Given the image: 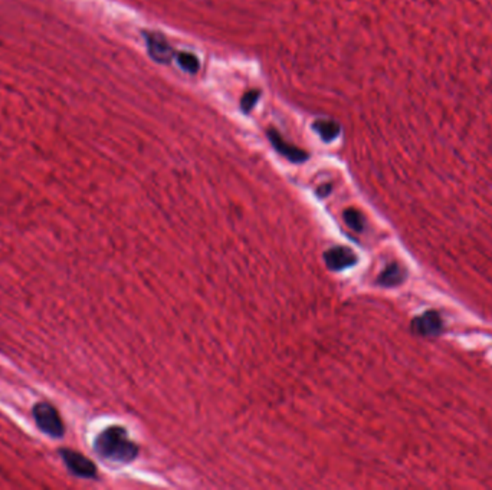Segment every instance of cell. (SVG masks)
<instances>
[{"mask_svg": "<svg viewBox=\"0 0 492 490\" xmlns=\"http://www.w3.org/2000/svg\"><path fill=\"white\" fill-rule=\"evenodd\" d=\"M416 140L492 153V0H407Z\"/></svg>", "mask_w": 492, "mask_h": 490, "instance_id": "1", "label": "cell"}, {"mask_svg": "<svg viewBox=\"0 0 492 490\" xmlns=\"http://www.w3.org/2000/svg\"><path fill=\"white\" fill-rule=\"evenodd\" d=\"M94 450L101 458L120 465H128L139 454V446L130 440L127 430L120 426H111L101 431L95 439Z\"/></svg>", "mask_w": 492, "mask_h": 490, "instance_id": "2", "label": "cell"}, {"mask_svg": "<svg viewBox=\"0 0 492 490\" xmlns=\"http://www.w3.org/2000/svg\"><path fill=\"white\" fill-rule=\"evenodd\" d=\"M34 419L38 428L45 433L49 438L61 439L65 434V426L61 419L60 412L52 404L46 401L36 402L34 405Z\"/></svg>", "mask_w": 492, "mask_h": 490, "instance_id": "3", "label": "cell"}, {"mask_svg": "<svg viewBox=\"0 0 492 490\" xmlns=\"http://www.w3.org/2000/svg\"><path fill=\"white\" fill-rule=\"evenodd\" d=\"M60 456L62 457L68 470L82 479H94L97 476V468L94 461L71 449H61Z\"/></svg>", "mask_w": 492, "mask_h": 490, "instance_id": "4", "label": "cell"}, {"mask_svg": "<svg viewBox=\"0 0 492 490\" xmlns=\"http://www.w3.org/2000/svg\"><path fill=\"white\" fill-rule=\"evenodd\" d=\"M444 321L436 311H428L412 321V332L419 337H435L442 332Z\"/></svg>", "mask_w": 492, "mask_h": 490, "instance_id": "5", "label": "cell"}, {"mask_svg": "<svg viewBox=\"0 0 492 490\" xmlns=\"http://www.w3.org/2000/svg\"><path fill=\"white\" fill-rule=\"evenodd\" d=\"M327 267L333 272H341L357 263L359 258L347 246H336L324 253Z\"/></svg>", "mask_w": 492, "mask_h": 490, "instance_id": "6", "label": "cell"}, {"mask_svg": "<svg viewBox=\"0 0 492 490\" xmlns=\"http://www.w3.org/2000/svg\"><path fill=\"white\" fill-rule=\"evenodd\" d=\"M150 57L158 64H169L175 55L166 38L160 34H144Z\"/></svg>", "mask_w": 492, "mask_h": 490, "instance_id": "7", "label": "cell"}, {"mask_svg": "<svg viewBox=\"0 0 492 490\" xmlns=\"http://www.w3.org/2000/svg\"><path fill=\"white\" fill-rule=\"evenodd\" d=\"M268 137L273 148H275L280 154H282L287 160L292 162H304L308 160L310 155L304 150H301L292 144H288L275 130H269Z\"/></svg>", "mask_w": 492, "mask_h": 490, "instance_id": "8", "label": "cell"}, {"mask_svg": "<svg viewBox=\"0 0 492 490\" xmlns=\"http://www.w3.org/2000/svg\"><path fill=\"white\" fill-rule=\"evenodd\" d=\"M406 279V270L396 262L388 265L377 278V284L381 286H397Z\"/></svg>", "mask_w": 492, "mask_h": 490, "instance_id": "9", "label": "cell"}, {"mask_svg": "<svg viewBox=\"0 0 492 490\" xmlns=\"http://www.w3.org/2000/svg\"><path fill=\"white\" fill-rule=\"evenodd\" d=\"M313 128L315 132H318V135L324 141H333L334 139H337V135L340 132L339 124L330 120H317L313 124Z\"/></svg>", "mask_w": 492, "mask_h": 490, "instance_id": "10", "label": "cell"}, {"mask_svg": "<svg viewBox=\"0 0 492 490\" xmlns=\"http://www.w3.org/2000/svg\"><path fill=\"white\" fill-rule=\"evenodd\" d=\"M343 217L346 225L353 230L362 232L364 229V216L357 209H347Z\"/></svg>", "mask_w": 492, "mask_h": 490, "instance_id": "11", "label": "cell"}, {"mask_svg": "<svg viewBox=\"0 0 492 490\" xmlns=\"http://www.w3.org/2000/svg\"><path fill=\"white\" fill-rule=\"evenodd\" d=\"M176 61L182 69H184L186 72H191V74H196L199 71V66H200L198 58L195 55H191V53H187V52L177 53Z\"/></svg>", "mask_w": 492, "mask_h": 490, "instance_id": "12", "label": "cell"}, {"mask_svg": "<svg viewBox=\"0 0 492 490\" xmlns=\"http://www.w3.org/2000/svg\"><path fill=\"white\" fill-rule=\"evenodd\" d=\"M261 97V92L259 91H250L248 94H245V97L242 98V102H240V106H242V111L245 114H248L252 111V108L255 106V104L258 102Z\"/></svg>", "mask_w": 492, "mask_h": 490, "instance_id": "13", "label": "cell"}, {"mask_svg": "<svg viewBox=\"0 0 492 490\" xmlns=\"http://www.w3.org/2000/svg\"><path fill=\"white\" fill-rule=\"evenodd\" d=\"M330 190H332V186H322L321 188H318V195L321 196V197H325L328 193H330Z\"/></svg>", "mask_w": 492, "mask_h": 490, "instance_id": "14", "label": "cell"}]
</instances>
